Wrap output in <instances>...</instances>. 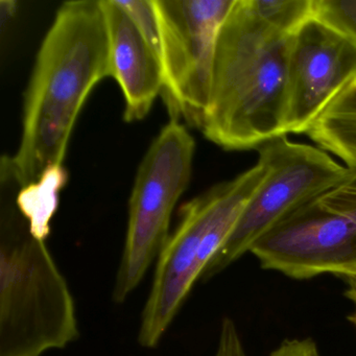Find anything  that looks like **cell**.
<instances>
[{"label": "cell", "instance_id": "e0dca14e", "mask_svg": "<svg viewBox=\"0 0 356 356\" xmlns=\"http://www.w3.org/2000/svg\"><path fill=\"white\" fill-rule=\"evenodd\" d=\"M18 3L13 0H1L0 1V30L1 37H5L7 29L11 26L12 22L17 13Z\"/></svg>", "mask_w": 356, "mask_h": 356}, {"label": "cell", "instance_id": "ac0fdd59", "mask_svg": "<svg viewBox=\"0 0 356 356\" xmlns=\"http://www.w3.org/2000/svg\"><path fill=\"white\" fill-rule=\"evenodd\" d=\"M348 280H349V289H348L346 295L355 304V310H354L353 314L349 316V320L356 328V278H350L348 279Z\"/></svg>", "mask_w": 356, "mask_h": 356}, {"label": "cell", "instance_id": "6da1fadb", "mask_svg": "<svg viewBox=\"0 0 356 356\" xmlns=\"http://www.w3.org/2000/svg\"><path fill=\"white\" fill-rule=\"evenodd\" d=\"M108 76L109 43L101 0L62 3L24 93L22 138L12 156L24 186L62 165L83 106Z\"/></svg>", "mask_w": 356, "mask_h": 356}, {"label": "cell", "instance_id": "9c48e42d", "mask_svg": "<svg viewBox=\"0 0 356 356\" xmlns=\"http://www.w3.org/2000/svg\"><path fill=\"white\" fill-rule=\"evenodd\" d=\"M356 85V42L316 15L291 38L286 133H307L325 110Z\"/></svg>", "mask_w": 356, "mask_h": 356}, {"label": "cell", "instance_id": "d6986e66", "mask_svg": "<svg viewBox=\"0 0 356 356\" xmlns=\"http://www.w3.org/2000/svg\"><path fill=\"white\" fill-rule=\"evenodd\" d=\"M355 278H356V277H355Z\"/></svg>", "mask_w": 356, "mask_h": 356}, {"label": "cell", "instance_id": "277c9868", "mask_svg": "<svg viewBox=\"0 0 356 356\" xmlns=\"http://www.w3.org/2000/svg\"><path fill=\"white\" fill-rule=\"evenodd\" d=\"M195 143L178 120L161 129L141 160L129 201V220L113 298L124 303L170 237L172 212L193 176Z\"/></svg>", "mask_w": 356, "mask_h": 356}, {"label": "cell", "instance_id": "9a60e30c", "mask_svg": "<svg viewBox=\"0 0 356 356\" xmlns=\"http://www.w3.org/2000/svg\"><path fill=\"white\" fill-rule=\"evenodd\" d=\"M214 356H248L236 325L230 318L222 320L218 349Z\"/></svg>", "mask_w": 356, "mask_h": 356}, {"label": "cell", "instance_id": "8992f818", "mask_svg": "<svg viewBox=\"0 0 356 356\" xmlns=\"http://www.w3.org/2000/svg\"><path fill=\"white\" fill-rule=\"evenodd\" d=\"M266 174L224 245L206 266L208 280L236 261L283 218L339 183L349 172L321 147L286 135L258 147Z\"/></svg>", "mask_w": 356, "mask_h": 356}, {"label": "cell", "instance_id": "7a4b0ae2", "mask_svg": "<svg viewBox=\"0 0 356 356\" xmlns=\"http://www.w3.org/2000/svg\"><path fill=\"white\" fill-rule=\"evenodd\" d=\"M253 0H234L216 41L209 105L201 131L227 151L258 149L287 135L291 38Z\"/></svg>", "mask_w": 356, "mask_h": 356}, {"label": "cell", "instance_id": "5b68a950", "mask_svg": "<svg viewBox=\"0 0 356 356\" xmlns=\"http://www.w3.org/2000/svg\"><path fill=\"white\" fill-rule=\"evenodd\" d=\"M262 268L293 279L356 277V178L339 183L283 218L252 247Z\"/></svg>", "mask_w": 356, "mask_h": 356}, {"label": "cell", "instance_id": "5bb4252c", "mask_svg": "<svg viewBox=\"0 0 356 356\" xmlns=\"http://www.w3.org/2000/svg\"><path fill=\"white\" fill-rule=\"evenodd\" d=\"M134 22L160 59V36L153 0H114Z\"/></svg>", "mask_w": 356, "mask_h": 356}, {"label": "cell", "instance_id": "52a82bcc", "mask_svg": "<svg viewBox=\"0 0 356 356\" xmlns=\"http://www.w3.org/2000/svg\"><path fill=\"white\" fill-rule=\"evenodd\" d=\"M234 0H153L170 120L201 130L209 105L216 41Z\"/></svg>", "mask_w": 356, "mask_h": 356}, {"label": "cell", "instance_id": "3957f363", "mask_svg": "<svg viewBox=\"0 0 356 356\" xmlns=\"http://www.w3.org/2000/svg\"><path fill=\"white\" fill-rule=\"evenodd\" d=\"M24 187L11 156L0 160V356H42L79 337L65 277L31 230L17 195Z\"/></svg>", "mask_w": 356, "mask_h": 356}, {"label": "cell", "instance_id": "ba28073f", "mask_svg": "<svg viewBox=\"0 0 356 356\" xmlns=\"http://www.w3.org/2000/svg\"><path fill=\"white\" fill-rule=\"evenodd\" d=\"M229 186V181L214 185L180 208L178 227L158 256L141 314L138 341L143 347L155 348L160 343L213 257L208 238L222 213Z\"/></svg>", "mask_w": 356, "mask_h": 356}, {"label": "cell", "instance_id": "2e32d148", "mask_svg": "<svg viewBox=\"0 0 356 356\" xmlns=\"http://www.w3.org/2000/svg\"><path fill=\"white\" fill-rule=\"evenodd\" d=\"M270 356H321L316 343L310 339H285Z\"/></svg>", "mask_w": 356, "mask_h": 356}, {"label": "cell", "instance_id": "4fadbf2b", "mask_svg": "<svg viewBox=\"0 0 356 356\" xmlns=\"http://www.w3.org/2000/svg\"><path fill=\"white\" fill-rule=\"evenodd\" d=\"M314 15L356 42V0H314Z\"/></svg>", "mask_w": 356, "mask_h": 356}, {"label": "cell", "instance_id": "7c38bea8", "mask_svg": "<svg viewBox=\"0 0 356 356\" xmlns=\"http://www.w3.org/2000/svg\"><path fill=\"white\" fill-rule=\"evenodd\" d=\"M67 182V174L63 166L49 168L37 182L26 185L17 195V205L31 230L41 239L49 234L51 218L59 204V193Z\"/></svg>", "mask_w": 356, "mask_h": 356}, {"label": "cell", "instance_id": "8fae6325", "mask_svg": "<svg viewBox=\"0 0 356 356\" xmlns=\"http://www.w3.org/2000/svg\"><path fill=\"white\" fill-rule=\"evenodd\" d=\"M306 135L347 168L356 166V85L339 95Z\"/></svg>", "mask_w": 356, "mask_h": 356}, {"label": "cell", "instance_id": "30bf717a", "mask_svg": "<svg viewBox=\"0 0 356 356\" xmlns=\"http://www.w3.org/2000/svg\"><path fill=\"white\" fill-rule=\"evenodd\" d=\"M101 6L107 26L110 76L122 89L124 120L139 122L163 90L161 62L114 0H101Z\"/></svg>", "mask_w": 356, "mask_h": 356}]
</instances>
